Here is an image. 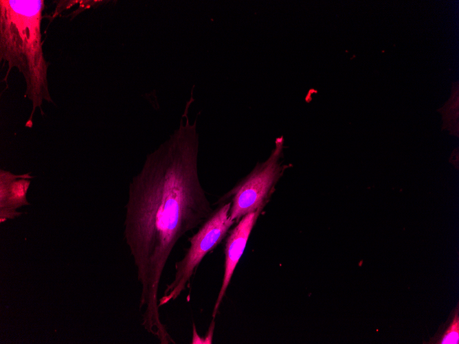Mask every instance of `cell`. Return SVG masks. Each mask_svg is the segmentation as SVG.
Listing matches in <instances>:
<instances>
[{
	"label": "cell",
	"instance_id": "obj_2",
	"mask_svg": "<svg viewBox=\"0 0 459 344\" xmlns=\"http://www.w3.org/2000/svg\"><path fill=\"white\" fill-rule=\"evenodd\" d=\"M44 1H0V59L8 63L5 77L16 68L26 84L25 95L32 104L25 126H32V118L38 107L42 112L43 100L52 102L47 80L48 63L42 44L41 25Z\"/></svg>",
	"mask_w": 459,
	"mask_h": 344
},
{
	"label": "cell",
	"instance_id": "obj_5",
	"mask_svg": "<svg viewBox=\"0 0 459 344\" xmlns=\"http://www.w3.org/2000/svg\"><path fill=\"white\" fill-rule=\"evenodd\" d=\"M33 176L29 172L15 174L11 172L0 170V222L21 215L16 209L24 205H30L26 194Z\"/></svg>",
	"mask_w": 459,
	"mask_h": 344
},
{
	"label": "cell",
	"instance_id": "obj_1",
	"mask_svg": "<svg viewBox=\"0 0 459 344\" xmlns=\"http://www.w3.org/2000/svg\"><path fill=\"white\" fill-rule=\"evenodd\" d=\"M179 128L146 156L129 183L124 237L140 284L142 324L162 325L159 284L177 242L213 214L198 173L196 122Z\"/></svg>",
	"mask_w": 459,
	"mask_h": 344
},
{
	"label": "cell",
	"instance_id": "obj_4",
	"mask_svg": "<svg viewBox=\"0 0 459 344\" xmlns=\"http://www.w3.org/2000/svg\"><path fill=\"white\" fill-rule=\"evenodd\" d=\"M262 209L243 216L230 231L225 242V268L222 285L214 304L212 317H215L230 283L234 271L242 257L249 237Z\"/></svg>",
	"mask_w": 459,
	"mask_h": 344
},
{
	"label": "cell",
	"instance_id": "obj_3",
	"mask_svg": "<svg viewBox=\"0 0 459 344\" xmlns=\"http://www.w3.org/2000/svg\"><path fill=\"white\" fill-rule=\"evenodd\" d=\"M282 138L277 139L269 157L258 163L232 190L230 215L232 220L238 221L245 215L263 209L282 173Z\"/></svg>",
	"mask_w": 459,
	"mask_h": 344
},
{
	"label": "cell",
	"instance_id": "obj_6",
	"mask_svg": "<svg viewBox=\"0 0 459 344\" xmlns=\"http://www.w3.org/2000/svg\"><path fill=\"white\" fill-rule=\"evenodd\" d=\"M453 87V86H452ZM443 115V129H448L451 134L458 137V84L452 87V94L445 104L438 110Z\"/></svg>",
	"mask_w": 459,
	"mask_h": 344
},
{
	"label": "cell",
	"instance_id": "obj_7",
	"mask_svg": "<svg viewBox=\"0 0 459 344\" xmlns=\"http://www.w3.org/2000/svg\"><path fill=\"white\" fill-rule=\"evenodd\" d=\"M458 319L454 321L447 331L441 343H458Z\"/></svg>",
	"mask_w": 459,
	"mask_h": 344
}]
</instances>
